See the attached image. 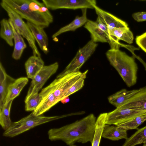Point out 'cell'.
Masks as SVG:
<instances>
[{
	"label": "cell",
	"instance_id": "obj_25",
	"mask_svg": "<svg viewBox=\"0 0 146 146\" xmlns=\"http://www.w3.org/2000/svg\"><path fill=\"white\" fill-rule=\"evenodd\" d=\"M146 141V126L137 130L128 138L122 146H135Z\"/></svg>",
	"mask_w": 146,
	"mask_h": 146
},
{
	"label": "cell",
	"instance_id": "obj_22",
	"mask_svg": "<svg viewBox=\"0 0 146 146\" xmlns=\"http://www.w3.org/2000/svg\"><path fill=\"white\" fill-rule=\"evenodd\" d=\"M86 9H82V15L81 16H77L74 19L68 24L62 27L54 34L52 38H54L60 34L69 31H74L80 27L88 21L86 17Z\"/></svg>",
	"mask_w": 146,
	"mask_h": 146
},
{
	"label": "cell",
	"instance_id": "obj_16",
	"mask_svg": "<svg viewBox=\"0 0 146 146\" xmlns=\"http://www.w3.org/2000/svg\"><path fill=\"white\" fill-rule=\"evenodd\" d=\"M84 27L90 33L91 40L95 42H108L110 39L108 35L98 27L96 21L88 20Z\"/></svg>",
	"mask_w": 146,
	"mask_h": 146
},
{
	"label": "cell",
	"instance_id": "obj_14",
	"mask_svg": "<svg viewBox=\"0 0 146 146\" xmlns=\"http://www.w3.org/2000/svg\"><path fill=\"white\" fill-rule=\"evenodd\" d=\"M119 107L146 110V86L138 89L133 96Z\"/></svg>",
	"mask_w": 146,
	"mask_h": 146
},
{
	"label": "cell",
	"instance_id": "obj_4",
	"mask_svg": "<svg viewBox=\"0 0 146 146\" xmlns=\"http://www.w3.org/2000/svg\"><path fill=\"white\" fill-rule=\"evenodd\" d=\"M71 115L72 114L60 116H45L36 115L33 111L19 120L12 122L10 126L5 130L3 135L5 137H13L38 125Z\"/></svg>",
	"mask_w": 146,
	"mask_h": 146
},
{
	"label": "cell",
	"instance_id": "obj_29",
	"mask_svg": "<svg viewBox=\"0 0 146 146\" xmlns=\"http://www.w3.org/2000/svg\"><path fill=\"white\" fill-rule=\"evenodd\" d=\"M42 99V96L38 93L26 97L25 100V110L33 111L39 106Z\"/></svg>",
	"mask_w": 146,
	"mask_h": 146
},
{
	"label": "cell",
	"instance_id": "obj_12",
	"mask_svg": "<svg viewBox=\"0 0 146 146\" xmlns=\"http://www.w3.org/2000/svg\"><path fill=\"white\" fill-rule=\"evenodd\" d=\"M26 23L41 50L45 54H47L49 52L48 38L44 28L28 21Z\"/></svg>",
	"mask_w": 146,
	"mask_h": 146
},
{
	"label": "cell",
	"instance_id": "obj_26",
	"mask_svg": "<svg viewBox=\"0 0 146 146\" xmlns=\"http://www.w3.org/2000/svg\"><path fill=\"white\" fill-rule=\"evenodd\" d=\"M107 113L100 114L96 121L95 133L92 146H99L105 124Z\"/></svg>",
	"mask_w": 146,
	"mask_h": 146
},
{
	"label": "cell",
	"instance_id": "obj_9",
	"mask_svg": "<svg viewBox=\"0 0 146 146\" xmlns=\"http://www.w3.org/2000/svg\"><path fill=\"white\" fill-rule=\"evenodd\" d=\"M49 9H94L96 6L95 0H42Z\"/></svg>",
	"mask_w": 146,
	"mask_h": 146
},
{
	"label": "cell",
	"instance_id": "obj_18",
	"mask_svg": "<svg viewBox=\"0 0 146 146\" xmlns=\"http://www.w3.org/2000/svg\"><path fill=\"white\" fill-rule=\"evenodd\" d=\"M138 89L128 90L122 89L108 98L109 102L116 108L120 107L133 96Z\"/></svg>",
	"mask_w": 146,
	"mask_h": 146
},
{
	"label": "cell",
	"instance_id": "obj_23",
	"mask_svg": "<svg viewBox=\"0 0 146 146\" xmlns=\"http://www.w3.org/2000/svg\"><path fill=\"white\" fill-rule=\"evenodd\" d=\"M108 28L110 35L114 37L117 42H119V40H121L129 44L133 42V34L128 27Z\"/></svg>",
	"mask_w": 146,
	"mask_h": 146
},
{
	"label": "cell",
	"instance_id": "obj_6",
	"mask_svg": "<svg viewBox=\"0 0 146 146\" xmlns=\"http://www.w3.org/2000/svg\"><path fill=\"white\" fill-rule=\"evenodd\" d=\"M98 44L91 40L80 49L75 56L64 70L56 78L73 72H79L80 69L95 51Z\"/></svg>",
	"mask_w": 146,
	"mask_h": 146
},
{
	"label": "cell",
	"instance_id": "obj_2",
	"mask_svg": "<svg viewBox=\"0 0 146 146\" xmlns=\"http://www.w3.org/2000/svg\"><path fill=\"white\" fill-rule=\"evenodd\" d=\"M23 19L44 28L53 21L49 9L42 2L36 0H2Z\"/></svg>",
	"mask_w": 146,
	"mask_h": 146
},
{
	"label": "cell",
	"instance_id": "obj_15",
	"mask_svg": "<svg viewBox=\"0 0 146 146\" xmlns=\"http://www.w3.org/2000/svg\"><path fill=\"white\" fill-rule=\"evenodd\" d=\"M8 21L12 28L14 33V47L12 54V57L15 60H18L20 59L23 51L27 47V45L23 37L13 22L9 19Z\"/></svg>",
	"mask_w": 146,
	"mask_h": 146
},
{
	"label": "cell",
	"instance_id": "obj_28",
	"mask_svg": "<svg viewBox=\"0 0 146 146\" xmlns=\"http://www.w3.org/2000/svg\"><path fill=\"white\" fill-rule=\"evenodd\" d=\"M146 121V113L138 116L126 122L121 124L117 126L127 131L139 129L138 127Z\"/></svg>",
	"mask_w": 146,
	"mask_h": 146
},
{
	"label": "cell",
	"instance_id": "obj_1",
	"mask_svg": "<svg viewBox=\"0 0 146 146\" xmlns=\"http://www.w3.org/2000/svg\"><path fill=\"white\" fill-rule=\"evenodd\" d=\"M96 118L91 113L82 119L58 128L50 129L48 134L51 141L61 140L67 145L76 143H92L95 133Z\"/></svg>",
	"mask_w": 146,
	"mask_h": 146
},
{
	"label": "cell",
	"instance_id": "obj_21",
	"mask_svg": "<svg viewBox=\"0 0 146 146\" xmlns=\"http://www.w3.org/2000/svg\"><path fill=\"white\" fill-rule=\"evenodd\" d=\"M29 81L27 77H22L15 79L9 86L4 104L13 100L18 96Z\"/></svg>",
	"mask_w": 146,
	"mask_h": 146
},
{
	"label": "cell",
	"instance_id": "obj_20",
	"mask_svg": "<svg viewBox=\"0 0 146 146\" xmlns=\"http://www.w3.org/2000/svg\"><path fill=\"white\" fill-rule=\"evenodd\" d=\"M15 80L6 73L1 63L0 62V109L4 104L9 85Z\"/></svg>",
	"mask_w": 146,
	"mask_h": 146
},
{
	"label": "cell",
	"instance_id": "obj_11",
	"mask_svg": "<svg viewBox=\"0 0 146 146\" xmlns=\"http://www.w3.org/2000/svg\"><path fill=\"white\" fill-rule=\"evenodd\" d=\"M39 93L42 96V100L39 106L33 111L36 115H42L60 101L48 86L42 89Z\"/></svg>",
	"mask_w": 146,
	"mask_h": 146
},
{
	"label": "cell",
	"instance_id": "obj_24",
	"mask_svg": "<svg viewBox=\"0 0 146 146\" xmlns=\"http://www.w3.org/2000/svg\"><path fill=\"white\" fill-rule=\"evenodd\" d=\"M0 36L10 46H13L14 33L12 28L8 20L2 19L0 21Z\"/></svg>",
	"mask_w": 146,
	"mask_h": 146
},
{
	"label": "cell",
	"instance_id": "obj_7",
	"mask_svg": "<svg viewBox=\"0 0 146 146\" xmlns=\"http://www.w3.org/2000/svg\"><path fill=\"white\" fill-rule=\"evenodd\" d=\"M88 70L83 73L79 71L56 78L48 86L60 101L63 99L67 91L81 78L86 77Z\"/></svg>",
	"mask_w": 146,
	"mask_h": 146
},
{
	"label": "cell",
	"instance_id": "obj_5",
	"mask_svg": "<svg viewBox=\"0 0 146 146\" xmlns=\"http://www.w3.org/2000/svg\"><path fill=\"white\" fill-rule=\"evenodd\" d=\"M0 5L7 13L9 19L13 22L22 36L27 41L32 50L33 55L41 56L40 54L36 45L35 39L27 23L2 0L0 2Z\"/></svg>",
	"mask_w": 146,
	"mask_h": 146
},
{
	"label": "cell",
	"instance_id": "obj_35",
	"mask_svg": "<svg viewBox=\"0 0 146 146\" xmlns=\"http://www.w3.org/2000/svg\"><path fill=\"white\" fill-rule=\"evenodd\" d=\"M70 146H76L73 145H70Z\"/></svg>",
	"mask_w": 146,
	"mask_h": 146
},
{
	"label": "cell",
	"instance_id": "obj_34",
	"mask_svg": "<svg viewBox=\"0 0 146 146\" xmlns=\"http://www.w3.org/2000/svg\"><path fill=\"white\" fill-rule=\"evenodd\" d=\"M143 144L142 146H146V141L143 143Z\"/></svg>",
	"mask_w": 146,
	"mask_h": 146
},
{
	"label": "cell",
	"instance_id": "obj_30",
	"mask_svg": "<svg viewBox=\"0 0 146 146\" xmlns=\"http://www.w3.org/2000/svg\"><path fill=\"white\" fill-rule=\"evenodd\" d=\"M86 78V77H83L76 82L67 91L64 96V98L69 96L81 89L84 85V79Z\"/></svg>",
	"mask_w": 146,
	"mask_h": 146
},
{
	"label": "cell",
	"instance_id": "obj_17",
	"mask_svg": "<svg viewBox=\"0 0 146 146\" xmlns=\"http://www.w3.org/2000/svg\"><path fill=\"white\" fill-rule=\"evenodd\" d=\"M25 65L27 77L33 79L44 66V62L41 56L33 55L28 59Z\"/></svg>",
	"mask_w": 146,
	"mask_h": 146
},
{
	"label": "cell",
	"instance_id": "obj_8",
	"mask_svg": "<svg viewBox=\"0 0 146 146\" xmlns=\"http://www.w3.org/2000/svg\"><path fill=\"white\" fill-rule=\"evenodd\" d=\"M146 113V110L121 107L107 113L105 124L117 126Z\"/></svg>",
	"mask_w": 146,
	"mask_h": 146
},
{
	"label": "cell",
	"instance_id": "obj_31",
	"mask_svg": "<svg viewBox=\"0 0 146 146\" xmlns=\"http://www.w3.org/2000/svg\"><path fill=\"white\" fill-rule=\"evenodd\" d=\"M135 41L139 46L146 53V32L137 36Z\"/></svg>",
	"mask_w": 146,
	"mask_h": 146
},
{
	"label": "cell",
	"instance_id": "obj_27",
	"mask_svg": "<svg viewBox=\"0 0 146 146\" xmlns=\"http://www.w3.org/2000/svg\"><path fill=\"white\" fill-rule=\"evenodd\" d=\"M13 101L4 104L0 109V124L5 130L10 126L12 123L10 117V113Z\"/></svg>",
	"mask_w": 146,
	"mask_h": 146
},
{
	"label": "cell",
	"instance_id": "obj_3",
	"mask_svg": "<svg viewBox=\"0 0 146 146\" xmlns=\"http://www.w3.org/2000/svg\"><path fill=\"white\" fill-rule=\"evenodd\" d=\"M106 55L110 64L128 87H131L136 84L138 67L133 57L119 49L112 48L107 51Z\"/></svg>",
	"mask_w": 146,
	"mask_h": 146
},
{
	"label": "cell",
	"instance_id": "obj_10",
	"mask_svg": "<svg viewBox=\"0 0 146 146\" xmlns=\"http://www.w3.org/2000/svg\"><path fill=\"white\" fill-rule=\"evenodd\" d=\"M58 66L57 62L48 66H44L32 79L26 97L38 93L47 80L56 72Z\"/></svg>",
	"mask_w": 146,
	"mask_h": 146
},
{
	"label": "cell",
	"instance_id": "obj_19",
	"mask_svg": "<svg viewBox=\"0 0 146 146\" xmlns=\"http://www.w3.org/2000/svg\"><path fill=\"white\" fill-rule=\"evenodd\" d=\"M102 137L113 141L128 138L126 130L117 126L106 124L104 126Z\"/></svg>",
	"mask_w": 146,
	"mask_h": 146
},
{
	"label": "cell",
	"instance_id": "obj_13",
	"mask_svg": "<svg viewBox=\"0 0 146 146\" xmlns=\"http://www.w3.org/2000/svg\"><path fill=\"white\" fill-rule=\"evenodd\" d=\"M94 9L98 16L108 27L118 28L128 27V25L125 22L102 10L97 5L95 6Z\"/></svg>",
	"mask_w": 146,
	"mask_h": 146
},
{
	"label": "cell",
	"instance_id": "obj_32",
	"mask_svg": "<svg viewBox=\"0 0 146 146\" xmlns=\"http://www.w3.org/2000/svg\"><path fill=\"white\" fill-rule=\"evenodd\" d=\"M132 16L133 19L137 22L146 21V12L135 13L132 14Z\"/></svg>",
	"mask_w": 146,
	"mask_h": 146
},
{
	"label": "cell",
	"instance_id": "obj_33",
	"mask_svg": "<svg viewBox=\"0 0 146 146\" xmlns=\"http://www.w3.org/2000/svg\"><path fill=\"white\" fill-rule=\"evenodd\" d=\"M70 101V99L69 96L66 97L60 101V102L63 104H66L69 102Z\"/></svg>",
	"mask_w": 146,
	"mask_h": 146
}]
</instances>
